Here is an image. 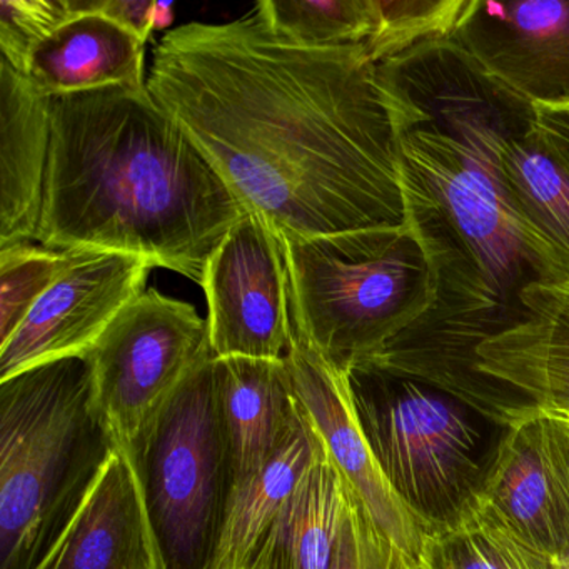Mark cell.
<instances>
[{"instance_id": "cell-22", "label": "cell", "mask_w": 569, "mask_h": 569, "mask_svg": "<svg viewBox=\"0 0 569 569\" xmlns=\"http://www.w3.org/2000/svg\"><path fill=\"white\" fill-rule=\"evenodd\" d=\"M426 569H561V562L532 548L482 508L448 531L426 536Z\"/></svg>"}, {"instance_id": "cell-16", "label": "cell", "mask_w": 569, "mask_h": 569, "mask_svg": "<svg viewBox=\"0 0 569 569\" xmlns=\"http://www.w3.org/2000/svg\"><path fill=\"white\" fill-rule=\"evenodd\" d=\"M214 385L238 491L291 435L301 405L284 359L214 358Z\"/></svg>"}, {"instance_id": "cell-21", "label": "cell", "mask_w": 569, "mask_h": 569, "mask_svg": "<svg viewBox=\"0 0 569 569\" xmlns=\"http://www.w3.org/2000/svg\"><path fill=\"white\" fill-rule=\"evenodd\" d=\"M348 485L328 452L312 466L249 569H332Z\"/></svg>"}, {"instance_id": "cell-11", "label": "cell", "mask_w": 569, "mask_h": 569, "mask_svg": "<svg viewBox=\"0 0 569 569\" xmlns=\"http://www.w3.org/2000/svg\"><path fill=\"white\" fill-rule=\"evenodd\" d=\"M479 505L532 548L568 561L569 416L539 408L509 426Z\"/></svg>"}, {"instance_id": "cell-7", "label": "cell", "mask_w": 569, "mask_h": 569, "mask_svg": "<svg viewBox=\"0 0 569 569\" xmlns=\"http://www.w3.org/2000/svg\"><path fill=\"white\" fill-rule=\"evenodd\" d=\"M119 451L138 482L156 569H214L236 495L214 356Z\"/></svg>"}, {"instance_id": "cell-29", "label": "cell", "mask_w": 569, "mask_h": 569, "mask_svg": "<svg viewBox=\"0 0 569 569\" xmlns=\"http://www.w3.org/2000/svg\"><path fill=\"white\" fill-rule=\"evenodd\" d=\"M536 108V126L552 154L569 171V108Z\"/></svg>"}, {"instance_id": "cell-12", "label": "cell", "mask_w": 569, "mask_h": 569, "mask_svg": "<svg viewBox=\"0 0 569 569\" xmlns=\"http://www.w3.org/2000/svg\"><path fill=\"white\" fill-rule=\"evenodd\" d=\"M451 39L519 98L569 108V0H468Z\"/></svg>"}, {"instance_id": "cell-5", "label": "cell", "mask_w": 569, "mask_h": 569, "mask_svg": "<svg viewBox=\"0 0 569 569\" xmlns=\"http://www.w3.org/2000/svg\"><path fill=\"white\" fill-rule=\"evenodd\" d=\"M276 234L292 321L339 375L378 355L435 305L438 276L408 222L315 238Z\"/></svg>"}, {"instance_id": "cell-4", "label": "cell", "mask_w": 569, "mask_h": 569, "mask_svg": "<svg viewBox=\"0 0 569 569\" xmlns=\"http://www.w3.org/2000/svg\"><path fill=\"white\" fill-rule=\"evenodd\" d=\"M118 451L88 358L0 381V569H38Z\"/></svg>"}, {"instance_id": "cell-1", "label": "cell", "mask_w": 569, "mask_h": 569, "mask_svg": "<svg viewBox=\"0 0 569 569\" xmlns=\"http://www.w3.org/2000/svg\"><path fill=\"white\" fill-rule=\"evenodd\" d=\"M148 91L274 231L406 224L396 122L365 46L302 48L256 6L169 31Z\"/></svg>"}, {"instance_id": "cell-24", "label": "cell", "mask_w": 569, "mask_h": 569, "mask_svg": "<svg viewBox=\"0 0 569 569\" xmlns=\"http://www.w3.org/2000/svg\"><path fill=\"white\" fill-rule=\"evenodd\" d=\"M468 0H371L372 31L365 42L375 64L416 46L451 39Z\"/></svg>"}, {"instance_id": "cell-15", "label": "cell", "mask_w": 569, "mask_h": 569, "mask_svg": "<svg viewBox=\"0 0 569 569\" xmlns=\"http://www.w3.org/2000/svg\"><path fill=\"white\" fill-rule=\"evenodd\" d=\"M49 148L51 99L0 61V249L38 239Z\"/></svg>"}, {"instance_id": "cell-32", "label": "cell", "mask_w": 569, "mask_h": 569, "mask_svg": "<svg viewBox=\"0 0 569 569\" xmlns=\"http://www.w3.org/2000/svg\"><path fill=\"white\" fill-rule=\"evenodd\" d=\"M566 416H568V415H566Z\"/></svg>"}, {"instance_id": "cell-13", "label": "cell", "mask_w": 569, "mask_h": 569, "mask_svg": "<svg viewBox=\"0 0 569 569\" xmlns=\"http://www.w3.org/2000/svg\"><path fill=\"white\" fill-rule=\"evenodd\" d=\"M284 361L296 398L311 419L346 485L358 496L375 525L402 551L422 562L425 529L402 506L382 476L359 428L345 378L312 349L295 321Z\"/></svg>"}, {"instance_id": "cell-20", "label": "cell", "mask_w": 569, "mask_h": 569, "mask_svg": "<svg viewBox=\"0 0 569 569\" xmlns=\"http://www.w3.org/2000/svg\"><path fill=\"white\" fill-rule=\"evenodd\" d=\"M325 445L301 406V418L261 471L236 491L214 569H249Z\"/></svg>"}, {"instance_id": "cell-30", "label": "cell", "mask_w": 569, "mask_h": 569, "mask_svg": "<svg viewBox=\"0 0 569 569\" xmlns=\"http://www.w3.org/2000/svg\"><path fill=\"white\" fill-rule=\"evenodd\" d=\"M176 6L172 2H154L152 8V32L166 31L174 22Z\"/></svg>"}, {"instance_id": "cell-23", "label": "cell", "mask_w": 569, "mask_h": 569, "mask_svg": "<svg viewBox=\"0 0 569 569\" xmlns=\"http://www.w3.org/2000/svg\"><path fill=\"white\" fill-rule=\"evenodd\" d=\"M272 31L302 48H342L368 41L371 0H264L256 4Z\"/></svg>"}, {"instance_id": "cell-31", "label": "cell", "mask_w": 569, "mask_h": 569, "mask_svg": "<svg viewBox=\"0 0 569 569\" xmlns=\"http://www.w3.org/2000/svg\"><path fill=\"white\" fill-rule=\"evenodd\" d=\"M561 569H569V559L568 561L561 562Z\"/></svg>"}, {"instance_id": "cell-8", "label": "cell", "mask_w": 569, "mask_h": 569, "mask_svg": "<svg viewBox=\"0 0 569 569\" xmlns=\"http://www.w3.org/2000/svg\"><path fill=\"white\" fill-rule=\"evenodd\" d=\"M208 319L149 288L126 306L88 358L99 412L119 449L211 358Z\"/></svg>"}, {"instance_id": "cell-14", "label": "cell", "mask_w": 569, "mask_h": 569, "mask_svg": "<svg viewBox=\"0 0 569 569\" xmlns=\"http://www.w3.org/2000/svg\"><path fill=\"white\" fill-rule=\"evenodd\" d=\"M519 305L518 321L479 345V371L569 416V281L532 282Z\"/></svg>"}, {"instance_id": "cell-18", "label": "cell", "mask_w": 569, "mask_h": 569, "mask_svg": "<svg viewBox=\"0 0 569 569\" xmlns=\"http://www.w3.org/2000/svg\"><path fill=\"white\" fill-rule=\"evenodd\" d=\"M38 569H156L138 482L121 451Z\"/></svg>"}, {"instance_id": "cell-25", "label": "cell", "mask_w": 569, "mask_h": 569, "mask_svg": "<svg viewBox=\"0 0 569 569\" xmlns=\"http://www.w3.org/2000/svg\"><path fill=\"white\" fill-rule=\"evenodd\" d=\"M79 251H54L32 242L0 249V345L21 328L39 299L61 279Z\"/></svg>"}, {"instance_id": "cell-6", "label": "cell", "mask_w": 569, "mask_h": 569, "mask_svg": "<svg viewBox=\"0 0 569 569\" xmlns=\"http://www.w3.org/2000/svg\"><path fill=\"white\" fill-rule=\"evenodd\" d=\"M342 378L382 476L426 536L455 528L478 509L506 426L369 361Z\"/></svg>"}, {"instance_id": "cell-3", "label": "cell", "mask_w": 569, "mask_h": 569, "mask_svg": "<svg viewBox=\"0 0 569 569\" xmlns=\"http://www.w3.org/2000/svg\"><path fill=\"white\" fill-rule=\"evenodd\" d=\"M218 169L148 88L51 99L39 244L121 252L201 286L248 214Z\"/></svg>"}, {"instance_id": "cell-28", "label": "cell", "mask_w": 569, "mask_h": 569, "mask_svg": "<svg viewBox=\"0 0 569 569\" xmlns=\"http://www.w3.org/2000/svg\"><path fill=\"white\" fill-rule=\"evenodd\" d=\"M71 14H101L118 22L142 42L152 36V8L148 0H68Z\"/></svg>"}, {"instance_id": "cell-17", "label": "cell", "mask_w": 569, "mask_h": 569, "mask_svg": "<svg viewBox=\"0 0 569 569\" xmlns=\"http://www.w3.org/2000/svg\"><path fill=\"white\" fill-rule=\"evenodd\" d=\"M46 98L108 88H148L146 44L101 14H72L41 42L24 71Z\"/></svg>"}, {"instance_id": "cell-9", "label": "cell", "mask_w": 569, "mask_h": 569, "mask_svg": "<svg viewBox=\"0 0 569 569\" xmlns=\"http://www.w3.org/2000/svg\"><path fill=\"white\" fill-rule=\"evenodd\" d=\"M201 288L214 358H286L292 326L288 272L264 218L248 212L232 226L209 259Z\"/></svg>"}, {"instance_id": "cell-2", "label": "cell", "mask_w": 569, "mask_h": 569, "mask_svg": "<svg viewBox=\"0 0 569 569\" xmlns=\"http://www.w3.org/2000/svg\"><path fill=\"white\" fill-rule=\"evenodd\" d=\"M378 78L396 122L406 222L438 276L421 321L479 348L518 321L522 288L548 282L499 172L502 146L535 124L536 108L452 39L381 62Z\"/></svg>"}, {"instance_id": "cell-19", "label": "cell", "mask_w": 569, "mask_h": 569, "mask_svg": "<svg viewBox=\"0 0 569 569\" xmlns=\"http://www.w3.org/2000/svg\"><path fill=\"white\" fill-rule=\"evenodd\" d=\"M499 172L509 209L548 282L569 281V171L536 122L502 146Z\"/></svg>"}, {"instance_id": "cell-26", "label": "cell", "mask_w": 569, "mask_h": 569, "mask_svg": "<svg viewBox=\"0 0 569 569\" xmlns=\"http://www.w3.org/2000/svg\"><path fill=\"white\" fill-rule=\"evenodd\" d=\"M332 569H426L391 541L348 486V508L339 529Z\"/></svg>"}, {"instance_id": "cell-10", "label": "cell", "mask_w": 569, "mask_h": 569, "mask_svg": "<svg viewBox=\"0 0 569 569\" xmlns=\"http://www.w3.org/2000/svg\"><path fill=\"white\" fill-rule=\"evenodd\" d=\"M154 268L139 256L79 251L21 328L0 345V381L59 359L86 358L119 312L146 291Z\"/></svg>"}, {"instance_id": "cell-27", "label": "cell", "mask_w": 569, "mask_h": 569, "mask_svg": "<svg viewBox=\"0 0 569 569\" xmlns=\"http://www.w3.org/2000/svg\"><path fill=\"white\" fill-rule=\"evenodd\" d=\"M68 0H0V52L24 74L34 49L71 18Z\"/></svg>"}]
</instances>
